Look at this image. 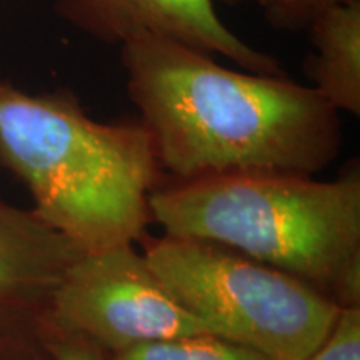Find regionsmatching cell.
I'll list each match as a JSON object with an SVG mask.
<instances>
[{"label":"cell","instance_id":"52a82bcc","mask_svg":"<svg viewBox=\"0 0 360 360\" xmlns=\"http://www.w3.org/2000/svg\"><path fill=\"white\" fill-rule=\"evenodd\" d=\"M72 24L101 42L135 37L169 39L207 56H222L242 69L283 75L274 57L250 47L220 20L214 0H58Z\"/></svg>","mask_w":360,"mask_h":360},{"label":"cell","instance_id":"277c9868","mask_svg":"<svg viewBox=\"0 0 360 360\" xmlns=\"http://www.w3.org/2000/svg\"><path fill=\"white\" fill-rule=\"evenodd\" d=\"M143 255L215 335L269 360L307 359L340 309L299 278L214 242L164 236L147 240Z\"/></svg>","mask_w":360,"mask_h":360},{"label":"cell","instance_id":"3957f363","mask_svg":"<svg viewBox=\"0 0 360 360\" xmlns=\"http://www.w3.org/2000/svg\"><path fill=\"white\" fill-rule=\"evenodd\" d=\"M152 220L165 236L237 250L307 283L339 307L360 305V165L334 180L225 174L157 186Z\"/></svg>","mask_w":360,"mask_h":360},{"label":"cell","instance_id":"8fae6325","mask_svg":"<svg viewBox=\"0 0 360 360\" xmlns=\"http://www.w3.org/2000/svg\"><path fill=\"white\" fill-rule=\"evenodd\" d=\"M260 7L274 27L287 30L309 29V25L330 8L355 0H232Z\"/></svg>","mask_w":360,"mask_h":360},{"label":"cell","instance_id":"8992f818","mask_svg":"<svg viewBox=\"0 0 360 360\" xmlns=\"http://www.w3.org/2000/svg\"><path fill=\"white\" fill-rule=\"evenodd\" d=\"M80 254L32 209L0 200V360H49L53 300Z\"/></svg>","mask_w":360,"mask_h":360},{"label":"cell","instance_id":"7c38bea8","mask_svg":"<svg viewBox=\"0 0 360 360\" xmlns=\"http://www.w3.org/2000/svg\"><path fill=\"white\" fill-rule=\"evenodd\" d=\"M47 354L49 360H112L109 352L75 334H56Z\"/></svg>","mask_w":360,"mask_h":360},{"label":"cell","instance_id":"30bf717a","mask_svg":"<svg viewBox=\"0 0 360 360\" xmlns=\"http://www.w3.org/2000/svg\"><path fill=\"white\" fill-rule=\"evenodd\" d=\"M305 360H360V305L340 307L330 330Z\"/></svg>","mask_w":360,"mask_h":360},{"label":"cell","instance_id":"ba28073f","mask_svg":"<svg viewBox=\"0 0 360 360\" xmlns=\"http://www.w3.org/2000/svg\"><path fill=\"white\" fill-rule=\"evenodd\" d=\"M310 75L337 112L360 115V0L334 7L309 25Z\"/></svg>","mask_w":360,"mask_h":360},{"label":"cell","instance_id":"5b68a950","mask_svg":"<svg viewBox=\"0 0 360 360\" xmlns=\"http://www.w3.org/2000/svg\"><path fill=\"white\" fill-rule=\"evenodd\" d=\"M56 334H75L110 355L148 342L214 334L162 283L134 244L80 254L53 300Z\"/></svg>","mask_w":360,"mask_h":360},{"label":"cell","instance_id":"6da1fadb","mask_svg":"<svg viewBox=\"0 0 360 360\" xmlns=\"http://www.w3.org/2000/svg\"><path fill=\"white\" fill-rule=\"evenodd\" d=\"M130 101L175 180L314 175L342 147L340 112L283 75L232 70L212 56L142 35L120 45Z\"/></svg>","mask_w":360,"mask_h":360},{"label":"cell","instance_id":"9c48e42d","mask_svg":"<svg viewBox=\"0 0 360 360\" xmlns=\"http://www.w3.org/2000/svg\"><path fill=\"white\" fill-rule=\"evenodd\" d=\"M112 360H269L245 345L215 334H192L135 345Z\"/></svg>","mask_w":360,"mask_h":360},{"label":"cell","instance_id":"7a4b0ae2","mask_svg":"<svg viewBox=\"0 0 360 360\" xmlns=\"http://www.w3.org/2000/svg\"><path fill=\"white\" fill-rule=\"evenodd\" d=\"M0 162L82 254L146 238L160 164L143 124L97 122L69 96L0 82Z\"/></svg>","mask_w":360,"mask_h":360}]
</instances>
